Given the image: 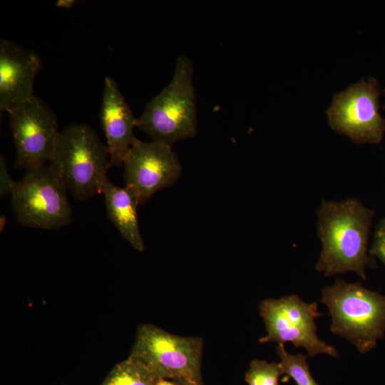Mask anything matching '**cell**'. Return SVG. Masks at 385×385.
<instances>
[{"mask_svg": "<svg viewBox=\"0 0 385 385\" xmlns=\"http://www.w3.org/2000/svg\"><path fill=\"white\" fill-rule=\"evenodd\" d=\"M322 250L314 268L327 277L356 273L366 279L373 211L359 200H322L317 210Z\"/></svg>", "mask_w": 385, "mask_h": 385, "instance_id": "cell-1", "label": "cell"}, {"mask_svg": "<svg viewBox=\"0 0 385 385\" xmlns=\"http://www.w3.org/2000/svg\"><path fill=\"white\" fill-rule=\"evenodd\" d=\"M192 60L180 54L170 83L146 104L137 118L136 128L153 140L173 146L195 136L197 115Z\"/></svg>", "mask_w": 385, "mask_h": 385, "instance_id": "cell-2", "label": "cell"}, {"mask_svg": "<svg viewBox=\"0 0 385 385\" xmlns=\"http://www.w3.org/2000/svg\"><path fill=\"white\" fill-rule=\"evenodd\" d=\"M321 302L329 311L330 331L362 354L376 347L385 332V295L360 282L336 279L322 290Z\"/></svg>", "mask_w": 385, "mask_h": 385, "instance_id": "cell-3", "label": "cell"}, {"mask_svg": "<svg viewBox=\"0 0 385 385\" xmlns=\"http://www.w3.org/2000/svg\"><path fill=\"white\" fill-rule=\"evenodd\" d=\"M49 165L81 202L101 193L112 166L107 146L86 123H73L61 131Z\"/></svg>", "mask_w": 385, "mask_h": 385, "instance_id": "cell-4", "label": "cell"}, {"mask_svg": "<svg viewBox=\"0 0 385 385\" xmlns=\"http://www.w3.org/2000/svg\"><path fill=\"white\" fill-rule=\"evenodd\" d=\"M200 337H183L153 324L140 325L130 356L143 362L158 379H172L179 385H203Z\"/></svg>", "mask_w": 385, "mask_h": 385, "instance_id": "cell-5", "label": "cell"}, {"mask_svg": "<svg viewBox=\"0 0 385 385\" xmlns=\"http://www.w3.org/2000/svg\"><path fill=\"white\" fill-rule=\"evenodd\" d=\"M67 188L56 170L43 165L26 170L11 194L18 222L25 227L59 230L72 221Z\"/></svg>", "mask_w": 385, "mask_h": 385, "instance_id": "cell-6", "label": "cell"}, {"mask_svg": "<svg viewBox=\"0 0 385 385\" xmlns=\"http://www.w3.org/2000/svg\"><path fill=\"white\" fill-rule=\"evenodd\" d=\"M259 309L267 331V334L260 339V343L284 345L290 342L297 348H304L310 356L321 354L339 356L337 349L317 334L314 321L322 316L318 312L317 303H307L298 295L291 294L265 299Z\"/></svg>", "mask_w": 385, "mask_h": 385, "instance_id": "cell-7", "label": "cell"}, {"mask_svg": "<svg viewBox=\"0 0 385 385\" xmlns=\"http://www.w3.org/2000/svg\"><path fill=\"white\" fill-rule=\"evenodd\" d=\"M8 115L16 153L15 168L27 170L49 163L61 133L52 109L35 96Z\"/></svg>", "mask_w": 385, "mask_h": 385, "instance_id": "cell-8", "label": "cell"}, {"mask_svg": "<svg viewBox=\"0 0 385 385\" xmlns=\"http://www.w3.org/2000/svg\"><path fill=\"white\" fill-rule=\"evenodd\" d=\"M379 98L374 78L337 93L327 111L330 127L356 143H379L385 131V120L379 111Z\"/></svg>", "mask_w": 385, "mask_h": 385, "instance_id": "cell-9", "label": "cell"}, {"mask_svg": "<svg viewBox=\"0 0 385 385\" xmlns=\"http://www.w3.org/2000/svg\"><path fill=\"white\" fill-rule=\"evenodd\" d=\"M127 188L139 205L147 203L157 192L173 186L181 175L182 165L172 146L135 138L123 163Z\"/></svg>", "mask_w": 385, "mask_h": 385, "instance_id": "cell-10", "label": "cell"}, {"mask_svg": "<svg viewBox=\"0 0 385 385\" xmlns=\"http://www.w3.org/2000/svg\"><path fill=\"white\" fill-rule=\"evenodd\" d=\"M39 57L9 40H0V111L11 112L35 96Z\"/></svg>", "mask_w": 385, "mask_h": 385, "instance_id": "cell-11", "label": "cell"}, {"mask_svg": "<svg viewBox=\"0 0 385 385\" xmlns=\"http://www.w3.org/2000/svg\"><path fill=\"white\" fill-rule=\"evenodd\" d=\"M99 119L106 139L112 166L123 165L134 138L137 118L116 82L105 78Z\"/></svg>", "mask_w": 385, "mask_h": 385, "instance_id": "cell-12", "label": "cell"}, {"mask_svg": "<svg viewBox=\"0 0 385 385\" xmlns=\"http://www.w3.org/2000/svg\"><path fill=\"white\" fill-rule=\"evenodd\" d=\"M107 217L121 237L134 249L143 252L144 241L140 234L138 218V200L126 187L120 188L106 178L101 188Z\"/></svg>", "mask_w": 385, "mask_h": 385, "instance_id": "cell-13", "label": "cell"}, {"mask_svg": "<svg viewBox=\"0 0 385 385\" xmlns=\"http://www.w3.org/2000/svg\"><path fill=\"white\" fill-rule=\"evenodd\" d=\"M158 380L143 362L129 356L117 364L100 385H155Z\"/></svg>", "mask_w": 385, "mask_h": 385, "instance_id": "cell-14", "label": "cell"}, {"mask_svg": "<svg viewBox=\"0 0 385 385\" xmlns=\"http://www.w3.org/2000/svg\"><path fill=\"white\" fill-rule=\"evenodd\" d=\"M276 353L280 359L279 364L284 374L293 379L297 385H319L310 373L304 354H291L285 350L284 344H278Z\"/></svg>", "mask_w": 385, "mask_h": 385, "instance_id": "cell-15", "label": "cell"}, {"mask_svg": "<svg viewBox=\"0 0 385 385\" xmlns=\"http://www.w3.org/2000/svg\"><path fill=\"white\" fill-rule=\"evenodd\" d=\"M284 374L280 364L254 359L245 374L249 385H279V378Z\"/></svg>", "mask_w": 385, "mask_h": 385, "instance_id": "cell-16", "label": "cell"}, {"mask_svg": "<svg viewBox=\"0 0 385 385\" xmlns=\"http://www.w3.org/2000/svg\"><path fill=\"white\" fill-rule=\"evenodd\" d=\"M369 253L379 258L385 265V218L380 222L374 232Z\"/></svg>", "mask_w": 385, "mask_h": 385, "instance_id": "cell-17", "label": "cell"}, {"mask_svg": "<svg viewBox=\"0 0 385 385\" xmlns=\"http://www.w3.org/2000/svg\"><path fill=\"white\" fill-rule=\"evenodd\" d=\"M16 181L11 178L5 157L0 156V197L4 198L11 194Z\"/></svg>", "mask_w": 385, "mask_h": 385, "instance_id": "cell-18", "label": "cell"}, {"mask_svg": "<svg viewBox=\"0 0 385 385\" xmlns=\"http://www.w3.org/2000/svg\"><path fill=\"white\" fill-rule=\"evenodd\" d=\"M73 0H59L56 2V5L59 7L69 9L75 4Z\"/></svg>", "mask_w": 385, "mask_h": 385, "instance_id": "cell-19", "label": "cell"}, {"mask_svg": "<svg viewBox=\"0 0 385 385\" xmlns=\"http://www.w3.org/2000/svg\"><path fill=\"white\" fill-rule=\"evenodd\" d=\"M6 217L4 214H1L0 215V232H2L4 230L6 223Z\"/></svg>", "mask_w": 385, "mask_h": 385, "instance_id": "cell-20", "label": "cell"}, {"mask_svg": "<svg viewBox=\"0 0 385 385\" xmlns=\"http://www.w3.org/2000/svg\"><path fill=\"white\" fill-rule=\"evenodd\" d=\"M155 385H179L178 384L170 382L165 379H159Z\"/></svg>", "mask_w": 385, "mask_h": 385, "instance_id": "cell-21", "label": "cell"}, {"mask_svg": "<svg viewBox=\"0 0 385 385\" xmlns=\"http://www.w3.org/2000/svg\"><path fill=\"white\" fill-rule=\"evenodd\" d=\"M185 385H190V384H185Z\"/></svg>", "mask_w": 385, "mask_h": 385, "instance_id": "cell-22", "label": "cell"}, {"mask_svg": "<svg viewBox=\"0 0 385 385\" xmlns=\"http://www.w3.org/2000/svg\"><path fill=\"white\" fill-rule=\"evenodd\" d=\"M384 108H385V106H384Z\"/></svg>", "mask_w": 385, "mask_h": 385, "instance_id": "cell-23", "label": "cell"}]
</instances>
